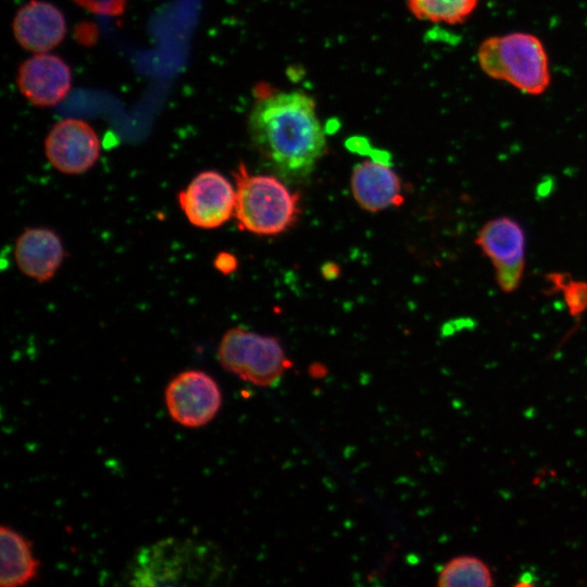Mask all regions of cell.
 Masks as SVG:
<instances>
[{
	"instance_id": "obj_20",
	"label": "cell",
	"mask_w": 587,
	"mask_h": 587,
	"mask_svg": "<svg viewBox=\"0 0 587 587\" xmlns=\"http://www.w3.org/2000/svg\"><path fill=\"white\" fill-rule=\"evenodd\" d=\"M214 267L222 274L228 275L238 266L237 258L229 252H220L214 259Z\"/></svg>"
},
{
	"instance_id": "obj_9",
	"label": "cell",
	"mask_w": 587,
	"mask_h": 587,
	"mask_svg": "<svg viewBox=\"0 0 587 587\" xmlns=\"http://www.w3.org/2000/svg\"><path fill=\"white\" fill-rule=\"evenodd\" d=\"M16 85L32 104L39 108L53 107L70 92L72 72L68 64L58 55L35 53L20 65Z\"/></svg>"
},
{
	"instance_id": "obj_21",
	"label": "cell",
	"mask_w": 587,
	"mask_h": 587,
	"mask_svg": "<svg viewBox=\"0 0 587 587\" xmlns=\"http://www.w3.org/2000/svg\"><path fill=\"white\" fill-rule=\"evenodd\" d=\"M324 266L328 268V271L323 270V273H324L325 276H327L328 278H333V277L337 276L339 271H338V267L335 264H327V265H324Z\"/></svg>"
},
{
	"instance_id": "obj_17",
	"label": "cell",
	"mask_w": 587,
	"mask_h": 587,
	"mask_svg": "<svg viewBox=\"0 0 587 587\" xmlns=\"http://www.w3.org/2000/svg\"><path fill=\"white\" fill-rule=\"evenodd\" d=\"M496 283L503 292H513L521 285L525 270V259L494 264Z\"/></svg>"
},
{
	"instance_id": "obj_13",
	"label": "cell",
	"mask_w": 587,
	"mask_h": 587,
	"mask_svg": "<svg viewBox=\"0 0 587 587\" xmlns=\"http://www.w3.org/2000/svg\"><path fill=\"white\" fill-rule=\"evenodd\" d=\"M0 585L17 587L28 584L38 573L39 562L33 552L32 542L14 528H0Z\"/></svg>"
},
{
	"instance_id": "obj_14",
	"label": "cell",
	"mask_w": 587,
	"mask_h": 587,
	"mask_svg": "<svg viewBox=\"0 0 587 587\" xmlns=\"http://www.w3.org/2000/svg\"><path fill=\"white\" fill-rule=\"evenodd\" d=\"M475 241L492 264L525 259V233L511 217L500 216L487 222L479 229Z\"/></svg>"
},
{
	"instance_id": "obj_7",
	"label": "cell",
	"mask_w": 587,
	"mask_h": 587,
	"mask_svg": "<svg viewBox=\"0 0 587 587\" xmlns=\"http://www.w3.org/2000/svg\"><path fill=\"white\" fill-rule=\"evenodd\" d=\"M177 201L191 225L214 229L235 214L236 189L223 174L203 171L178 192Z\"/></svg>"
},
{
	"instance_id": "obj_15",
	"label": "cell",
	"mask_w": 587,
	"mask_h": 587,
	"mask_svg": "<svg viewBox=\"0 0 587 587\" xmlns=\"http://www.w3.org/2000/svg\"><path fill=\"white\" fill-rule=\"evenodd\" d=\"M438 586L490 587L494 577L490 567L475 555H458L449 560L440 570Z\"/></svg>"
},
{
	"instance_id": "obj_19",
	"label": "cell",
	"mask_w": 587,
	"mask_h": 587,
	"mask_svg": "<svg viewBox=\"0 0 587 587\" xmlns=\"http://www.w3.org/2000/svg\"><path fill=\"white\" fill-rule=\"evenodd\" d=\"M83 9L99 15L117 16L126 8L128 0H73Z\"/></svg>"
},
{
	"instance_id": "obj_5",
	"label": "cell",
	"mask_w": 587,
	"mask_h": 587,
	"mask_svg": "<svg viewBox=\"0 0 587 587\" xmlns=\"http://www.w3.org/2000/svg\"><path fill=\"white\" fill-rule=\"evenodd\" d=\"M217 360L225 371L260 387L275 385L291 366L277 338L241 327L223 335Z\"/></svg>"
},
{
	"instance_id": "obj_22",
	"label": "cell",
	"mask_w": 587,
	"mask_h": 587,
	"mask_svg": "<svg viewBox=\"0 0 587 587\" xmlns=\"http://www.w3.org/2000/svg\"><path fill=\"white\" fill-rule=\"evenodd\" d=\"M551 189V184L549 180L540 184V186L538 187V193L539 195H542V191H545L544 196L549 193V190Z\"/></svg>"
},
{
	"instance_id": "obj_11",
	"label": "cell",
	"mask_w": 587,
	"mask_h": 587,
	"mask_svg": "<svg viewBox=\"0 0 587 587\" xmlns=\"http://www.w3.org/2000/svg\"><path fill=\"white\" fill-rule=\"evenodd\" d=\"M65 258L59 235L47 227H27L15 240L14 260L27 277L45 283L51 279Z\"/></svg>"
},
{
	"instance_id": "obj_10",
	"label": "cell",
	"mask_w": 587,
	"mask_h": 587,
	"mask_svg": "<svg viewBox=\"0 0 587 587\" xmlns=\"http://www.w3.org/2000/svg\"><path fill=\"white\" fill-rule=\"evenodd\" d=\"M13 34L25 50L46 53L59 46L66 35V21L59 8L42 0H30L18 9Z\"/></svg>"
},
{
	"instance_id": "obj_3",
	"label": "cell",
	"mask_w": 587,
	"mask_h": 587,
	"mask_svg": "<svg viewBox=\"0 0 587 587\" xmlns=\"http://www.w3.org/2000/svg\"><path fill=\"white\" fill-rule=\"evenodd\" d=\"M480 71L528 96H541L551 84L549 57L541 39L527 32L485 38L477 47Z\"/></svg>"
},
{
	"instance_id": "obj_4",
	"label": "cell",
	"mask_w": 587,
	"mask_h": 587,
	"mask_svg": "<svg viewBox=\"0 0 587 587\" xmlns=\"http://www.w3.org/2000/svg\"><path fill=\"white\" fill-rule=\"evenodd\" d=\"M236 182L235 217L242 230L277 235L290 228L300 214L299 195L272 175H250L239 163Z\"/></svg>"
},
{
	"instance_id": "obj_2",
	"label": "cell",
	"mask_w": 587,
	"mask_h": 587,
	"mask_svg": "<svg viewBox=\"0 0 587 587\" xmlns=\"http://www.w3.org/2000/svg\"><path fill=\"white\" fill-rule=\"evenodd\" d=\"M215 550L193 539L166 538L141 548L129 562L125 577L134 586L211 583L222 572Z\"/></svg>"
},
{
	"instance_id": "obj_16",
	"label": "cell",
	"mask_w": 587,
	"mask_h": 587,
	"mask_svg": "<svg viewBox=\"0 0 587 587\" xmlns=\"http://www.w3.org/2000/svg\"><path fill=\"white\" fill-rule=\"evenodd\" d=\"M479 0H408L410 12L419 20L458 25L477 9Z\"/></svg>"
},
{
	"instance_id": "obj_12",
	"label": "cell",
	"mask_w": 587,
	"mask_h": 587,
	"mask_svg": "<svg viewBox=\"0 0 587 587\" xmlns=\"http://www.w3.org/2000/svg\"><path fill=\"white\" fill-rule=\"evenodd\" d=\"M387 161L372 155L352 171V195L358 204L369 212H378L403 202L400 179Z\"/></svg>"
},
{
	"instance_id": "obj_1",
	"label": "cell",
	"mask_w": 587,
	"mask_h": 587,
	"mask_svg": "<svg viewBox=\"0 0 587 587\" xmlns=\"http://www.w3.org/2000/svg\"><path fill=\"white\" fill-rule=\"evenodd\" d=\"M248 118L254 149L285 179L311 174L325 153L326 139L314 100L305 92L259 85Z\"/></svg>"
},
{
	"instance_id": "obj_18",
	"label": "cell",
	"mask_w": 587,
	"mask_h": 587,
	"mask_svg": "<svg viewBox=\"0 0 587 587\" xmlns=\"http://www.w3.org/2000/svg\"><path fill=\"white\" fill-rule=\"evenodd\" d=\"M569 312L579 317L587 310V283L572 280L561 285Z\"/></svg>"
},
{
	"instance_id": "obj_8",
	"label": "cell",
	"mask_w": 587,
	"mask_h": 587,
	"mask_svg": "<svg viewBox=\"0 0 587 587\" xmlns=\"http://www.w3.org/2000/svg\"><path fill=\"white\" fill-rule=\"evenodd\" d=\"M101 143L90 124L78 118L55 123L45 139V154L49 163L67 175L83 174L98 161Z\"/></svg>"
},
{
	"instance_id": "obj_6",
	"label": "cell",
	"mask_w": 587,
	"mask_h": 587,
	"mask_svg": "<svg viewBox=\"0 0 587 587\" xmlns=\"http://www.w3.org/2000/svg\"><path fill=\"white\" fill-rule=\"evenodd\" d=\"M223 398L214 378L199 370L176 375L166 386L165 404L173 421L188 428L209 424L218 413Z\"/></svg>"
}]
</instances>
